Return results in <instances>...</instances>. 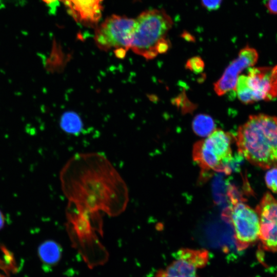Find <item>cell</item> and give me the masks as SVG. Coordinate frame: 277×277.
I'll list each match as a JSON object with an SVG mask.
<instances>
[{
	"label": "cell",
	"mask_w": 277,
	"mask_h": 277,
	"mask_svg": "<svg viewBox=\"0 0 277 277\" xmlns=\"http://www.w3.org/2000/svg\"><path fill=\"white\" fill-rule=\"evenodd\" d=\"M62 190L69 206L91 214L116 216L129 201L127 185L107 158L97 152L72 156L60 172Z\"/></svg>",
	"instance_id": "1"
},
{
	"label": "cell",
	"mask_w": 277,
	"mask_h": 277,
	"mask_svg": "<svg viewBox=\"0 0 277 277\" xmlns=\"http://www.w3.org/2000/svg\"><path fill=\"white\" fill-rule=\"evenodd\" d=\"M239 153L263 169L277 167V117L249 116L234 137Z\"/></svg>",
	"instance_id": "2"
},
{
	"label": "cell",
	"mask_w": 277,
	"mask_h": 277,
	"mask_svg": "<svg viewBox=\"0 0 277 277\" xmlns=\"http://www.w3.org/2000/svg\"><path fill=\"white\" fill-rule=\"evenodd\" d=\"M67 229L73 247L91 269L106 263L109 254L97 232L102 234V221L98 215L77 211L67 207Z\"/></svg>",
	"instance_id": "3"
},
{
	"label": "cell",
	"mask_w": 277,
	"mask_h": 277,
	"mask_svg": "<svg viewBox=\"0 0 277 277\" xmlns=\"http://www.w3.org/2000/svg\"><path fill=\"white\" fill-rule=\"evenodd\" d=\"M173 24L172 18L164 9L142 12L135 19L131 49L147 60L166 52L171 45L167 36Z\"/></svg>",
	"instance_id": "4"
},
{
	"label": "cell",
	"mask_w": 277,
	"mask_h": 277,
	"mask_svg": "<svg viewBox=\"0 0 277 277\" xmlns=\"http://www.w3.org/2000/svg\"><path fill=\"white\" fill-rule=\"evenodd\" d=\"M232 140L230 133L221 129H215L205 139L193 145L194 161L202 171L230 172V164L233 158Z\"/></svg>",
	"instance_id": "5"
},
{
	"label": "cell",
	"mask_w": 277,
	"mask_h": 277,
	"mask_svg": "<svg viewBox=\"0 0 277 277\" xmlns=\"http://www.w3.org/2000/svg\"><path fill=\"white\" fill-rule=\"evenodd\" d=\"M134 27L135 19L116 15L109 16L95 30V44L102 50H113L117 57H124L131 49Z\"/></svg>",
	"instance_id": "6"
},
{
	"label": "cell",
	"mask_w": 277,
	"mask_h": 277,
	"mask_svg": "<svg viewBox=\"0 0 277 277\" xmlns=\"http://www.w3.org/2000/svg\"><path fill=\"white\" fill-rule=\"evenodd\" d=\"M231 205L222 213L223 218L232 226L235 243L239 250H243L259 239L260 220L256 210L239 201L230 194Z\"/></svg>",
	"instance_id": "7"
},
{
	"label": "cell",
	"mask_w": 277,
	"mask_h": 277,
	"mask_svg": "<svg viewBox=\"0 0 277 277\" xmlns=\"http://www.w3.org/2000/svg\"><path fill=\"white\" fill-rule=\"evenodd\" d=\"M209 259L206 249L181 248L175 254L174 260L157 271L155 277H200L197 271L205 267Z\"/></svg>",
	"instance_id": "8"
},
{
	"label": "cell",
	"mask_w": 277,
	"mask_h": 277,
	"mask_svg": "<svg viewBox=\"0 0 277 277\" xmlns=\"http://www.w3.org/2000/svg\"><path fill=\"white\" fill-rule=\"evenodd\" d=\"M260 220L259 239L263 248L277 251V201L269 192L263 195L256 209Z\"/></svg>",
	"instance_id": "9"
},
{
	"label": "cell",
	"mask_w": 277,
	"mask_h": 277,
	"mask_svg": "<svg viewBox=\"0 0 277 277\" xmlns=\"http://www.w3.org/2000/svg\"><path fill=\"white\" fill-rule=\"evenodd\" d=\"M246 75L247 86L254 102L270 101L277 97V65L249 68Z\"/></svg>",
	"instance_id": "10"
},
{
	"label": "cell",
	"mask_w": 277,
	"mask_h": 277,
	"mask_svg": "<svg viewBox=\"0 0 277 277\" xmlns=\"http://www.w3.org/2000/svg\"><path fill=\"white\" fill-rule=\"evenodd\" d=\"M259 58L258 51L248 45L243 48L238 56L225 70L222 76L214 83V90L217 95L222 96L234 90L239 74L245 69L254 66Z\"/></svg>",
	"instance_id": "11"
},
{
	"label": "cell",
	"mask_w": 277,
	"mask_h": 277,
	"mask_svg": "<svg viewBox=\"0 0 277 277\" xmlns=\"http://www.w3.org/2000/svg\"><path fill=\"white\" fill-rule=\"evenodd\" d=\"M75 21L86 26L96 25L102 15L103 0H60Z\"/></svg>",
	"instance_id": "12"
},
{
	"label": "cell",
	"mask_w": 277,
	"mask_h": 277,
	"mask_svg": "<svg viewBox=\"0 0 277 277\" xmlns=\"http://www.w3.org/2000/svg\"><path fill=\"white\" fill-rule=\"evenodd\" d=\"M61 246L53 240L42 243L38 248V255L45 267H51L57 264L62 255Z\"/></svg>",
	"instance_id": "13"
},
{
	"label": "cell",
	"mask_w": 277,
	"mask_h": 277,
	"mask_svg": "<svg viewBox=\"0 0 277 277\" xmlns=\"http://www.w3.org/2000/svg\"><path fill=\"white\" fill-rule=\"evenodd\" d=\"M215 124L212 118L207 114L196 115L192 122L194 132L200 136H208L214 129Z\"/></svg>",
	"instance_id": "14"
},
{
	"label": "cell",
	"mask_w": 277,
	"mask_h": 277,
	"mask_svg": "<svg viewBox=\"0 0 277 277\" xmlns=\"http://www.w3.org/2000/svg\"><path fill=\"white\" fill-rule=\"evenodd\" d=\"M61 126L65 132L76 134L82 129V122L80 116L74 112H65L61 119Z\"/></svg>",
	"instance_id": "15"
},
{
	"label": "cell",
	"mask_w": 277,
	"mask_h": 277,
	"mask_svg": "<svg viewBox=\"0 0 277 277\" xmlns=\"http://www.w3.org/2000/svg\"><path fill=\"white\" fill-rule=\"evenodd\" d=\"M246 75H241L239 76L235 91L239 100L245 104H249L254 103L252 93L247 86L246 82Z\"/></svg>",
	"instance_id": "16"
},
{
	"label": "cell",
	"mask_w": 277,
	"mask_h": 277,
	"mask_svg": "<svg viewBox=\"0 0 277 277\" xmlns=\"http://www.w3.org/2000/svg\"><path fill=\"white\" fill-rule=\"evenodd\" d=\"M265 180L267 187L277 193V167L269 170L265 174Z\"/></svg>",
	"instance_id": "17"
},
{
	"label": "cell",
	"mask_w": 277,
	"mask_h": 277,
	"mask_svg": "<svg viewBox=\"0 0 277 277\" xmlns=\"http://www.w3.org/2000/svg\"><path fill=\"white\" fill-rule=\"evenodd\" d=\"M186 67L196 73L201 72L204 68V63L200 57L195 56L189 58Z\"/></svg>",
	"instance_id": "18"
},
{
	"label": "cell",
	"mask_w": 277,
	"mask_h": 277,
	"mask_svg": "<svg viewBox=\"0 0 277 277\" xmlns=\"http://www.w3.org/2000/svg\"><path fill=\"white\" fill-rule=\"evenodd\" d=\"M202 6L208 11L217 10L221 6L223 0H201Z\"/></svg>",
	"instance_id": "19"
},
{
	"label": "cell",
	"mask_w": 277,
	"mask_h": 277,
	"mask_svg": "<svg viewBox=\"0 0 277 277\" xmlns=\"http://www.w3.org/2000/svg\"><path fill=\"white\" fill-rule=\"evenodd\" d=\"M265 7L270 14L277 15V0H267Z\"/></svg>",
	"instance_id": "20"
},
{
	"label": "cell",
	"mask_w": 277,
	"mask_h": 277,
	"mask_svg": "<svg viewBox=\"0 0 277 277\" xmlns=\"http://www.w3.org/2000/svg\"><path fill=\"white\" fill-rule=\"evenodd\" d=\"M5 224V217L3 213L0 211V229H1Z\"/></svg>",
	"instance_id": "21"
},
{
	"label": "cell",
	"mask_w": 277,
	"mask_h": 277,
	"mask_svg": "<svg viewBox=\"0 0 277 277\" xmlns=\"http://www.w3.org/2000/svg\"><path fill=\"white\" fill-rule=\"evenodd\" d=\"M42 1L46 4L50 5L55 3L57 0H42Z\"/></svg>",
	"instance_id": "22"
},
{
	"label": "cell",
	"mask_w": 277,
	"mask_h": 277,
	"mask_svg": "<svg viewBox=\"0 0 277 277\" xmlns=\"http://www.w3.org/2000/svg\"><path fill=\"white\" fill-rule=\"evenodd\" d=\"M0 277H7V276H6L5 275L0 273Z\"/></svg>",
	"instance_id": "23"
},
{
	"label": "cell",
	"mask_w": 277,
	"mask_h": 277,
	"mask_svg": "<svg viewBox=\"0 0 277 277\" xmlns=\"http://www.w3.org/2000/svg\"><path fill=\"white\" fill-rule=\"evenodd\" d=\"M276 277H277V273H276Z\"/></svg>",
	"instance_id": "24"
}]
</instances>
